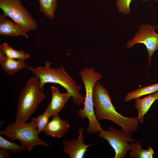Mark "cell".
Listing matches in <instances>:
<instances>
[{"label":"cell","instance_id":"cell-1","mask_svg":"<svg viewBox=\"0 0 158 158\" xmlns=\"http://www.w3.org/2000/svg\"><path fill=\"white\" fill-rule=\"evenodd\" d=\"M93 98L95 115L97 120H109L132 133L136 131L140 122L138 119L125 117L118 112L112 103L108 90L99 80L94 85Z\"/></svg>","mask_w":158,"mask_h":158},{"label":"cell","instance_id":"cell-2","mask_svg":"<svg viewBox=\"0 0 158 158\" xmlns=\"http://www.w3.org/2000/svg\"><path fill=\"white\" fill-rule=\"evenodd\" d=\"M45 63L44 67L29 66L28 68L39 80L41 89L43 90V86L47 83L59 84L71 94L74 104L78 106L83 104L85 97L80 93L82 86L76 83L74 79L65 71L63 65L60 68H56L51 66V62L46 61Z\"/></svg>","mask_w":158,"mask_h":158},{"label":"cell","instance_id":"cell-3","mask_svg":"<svg viewBox=\"0 0 158 158\" xmlns=\"http://www.w3.org/2000/svg\"><path fill=\"white\" fill-rule=\"evenodd\" d=\"M79 73L84 85L86 96L83 104L84 107L83 109L79 110L77 114L82 119L86 118L88 119L89 125L86 130L87 134L97 133L103 129L95 115L93 92L95 83L101 80L103 76L100 73L96 72L95 69L91 67H85L80 70Z\"/></svg>","mask_w":158,"mask_h":158},{"label":"cell","instance_id":"cell-4","mask_svg":"<svg viewBox=\"0 0 158 158\" xmlns=\"http://www.w3.org/2000/svg\"><path fill=\"white\" fill-rule=\"evenodd\" d=\"M43 91L37 78L34 76L28 80L19 96L15 124L26 123L45 98Z\"/></svg>","mask_w":158,"mask_h":158},{"label":"cell","instance_id":"cell-5","mask_svg":"<svg viewBox=\"0 0 158 158\" xmlns=\"http://www.w3.org/2000/svg\"><path fill=\"white\" fill-rule=\"evenodd\" d=\"M36 128L35 121L32 118L28 123L8 124L5 130L1 131L0 134L12 141H19L21 145L27 149L28 153L36 145H43L49 148L47 142L39 137Z\"/></svg>","mask_w":158,"mask_h":158},{"label":"cell","instance_id":"cell-6","mask_svg":"<svg viewBox=\"0 0 158 158\" xmlns=\"http://www.w3.org/2000/svg\"><path fill=\"white\" fill-rule=\"evenodd\" d=\"M0 8L6 17L28 32L37 30L38 24L21 0H0Z\"/></svg>","mask_w":158,"mask_h":158},{"label":"cell","instance_id":"cell-7","mask_svg":"<svg viewBox=\"0 0 158 158\" xmlns=\"http://www.w3.org/2000/svg\"><path fill=\"white\" fill-rule=\"evenodd\" d=\"M132 133L122 128L119 130L109 126L107 131L103 130L99 132L98 136L106 140L113 148L115 152L114 158H124L127 153L131 150L129 142H133Z\"/></svg>","mask_w":158,"mask_h":158},{"label":"cell","instance_id":"cell-8","mask_svg":"<svg viewBox=\"0 0 158 158\" xmlns=\"http://www.w3.org/2000/svg\"><path fill=\"white\" fill-rule=\"evenodd\" d=\"M157 27V25L142 24L141 26H139L138 32H136L133 38L128 41L126 45L128 48H130L137 43L145 45L149 57L148 67L150 65L154 53L158 50V34L155 32Z\"/></svg>","mask_w":158,"mask_h":158},{"label":"cell","instance_id":"cell-9","mask_svg":"<svg viewBox=\"0 0 158 158\" xmlns=\"http://www.w3.org/2000/svg\"><path fill=\"white\" fill-rule=\"evenodd\" d=\"M78 130L79 132V136L76 140L73 139L70 140H64L63 141V152L68 154L70 158H83L89 147L97 144H85L83 141L85 138L83 134L84 129L81 128Z\"/></svg>","mask_w":158,"mask_h":158},{"label":"cell","instance_id":"cell-10","mask_svg":"<svg viewBox=\"0 0 158 158\" xmlns=\"http://www.w3.org/2000/svg\"><path fill=\"white\" fill-rule=\"evenodd\" d=\"M52 97L50 103L48 105L46 110L50 116L58 115L59 112L64 106L71 95L68 92L62 93L60 92L58 88L51 86Z\"/></svg>","mask_w":158,"mask_h":158},{"label":"cell","instance_id":"cell-11","mask_svg":"<svg viewBox=\"0 0 158 158\" xmlns=\"http://www.w3.org/2000/svg\"><path fill=\"white\" fill-rule=\"evenodd\" d=\"M70 127L68 122L61 118L57 115L53 116L42 132L49 136L60 138L68 131Z\"/></svg>","mask_w":158,"mask_h":158},{"label":"cell","instance_id":"cell-12","mask_svg":"<svg viewBox=\"0 0 158 158\" xmlns=\"http://www.w3.org/2000/svg\"><path fill=\"white\" fill-rule=\"evenodd\" d=\"M4 14L0 15V35L6 37L23 36L28 38L29 36L19 25L8 20Z\"/></svg>","mask_w":158,"mask_h":158},{"label":"cell","instance_id":"cell-13","mask_svg":"<svg viewBox=\"0 0 158 158\" xmlns=\"http://www.w3.org/2000/svg\"><path fill=\"white\" fill-rule=\"evenodd\" d=\"M23 60L7 58L0 50V64L5 72L10 75L20 71L24 68L28 70L27 66Z\"/></svg>","mask_w":158,"mask_h":158},{"label":"cell","instance_id":"cell-14","mask_svg":"<svg viewBox=\"0 0 158 158\" xmlns=\"http://www.w3.org/2000/svg\"><path fill=\"white\" fill-rule=\"evenodd\" d=\"M156 101H158V91L148 95L144 98L135 99V106L138 111V115L137 118L140 123L144 121V116L153 104Z\"/></svg>","mask_w":158,"mask_h":158},{"label":"cell","instance_id":"cell-15","mask_svg":"<svg viewBox=\"0 0 158 158\" xmlns=\"http://www.w3.org/2000/svg\"><path fill=\"white\" fill-rule=\"evenodd\" d=\"M141 140L135 143L131 142L130 145L131 150L129 153L130 158H152L154 154V151L150 146L149 145L147 149H143L142 146L145 143L141 144Z\"/></svg>","mask_w":158,"mask_h":158},{"label":"cell","instance_id":"cell-16","mask_svg":"<svg viewBox=\"0 0 158 158\" xmlns=\"http://www.w3.org/2000/svg\"><path fill=\"white\" fill-rule=\"evenodd\" d=\"M158 91V83L142 87L135 91L128 92L125 97L124 101L128 102L140 98L142 96L153 93Z\"/></svg>","mask_w":158,"mask_h":158},{"label":"cell","instance_id":"cell-17","mask_svg":"<svg viewBox=\"0 0 158 158\" xmlns=\"http://www.w3.org/2000/svg\"><path fill=\"white\" fill-rule=\"evenodd\" d=\"M0 50L7 58H9L25 61L30 57L28 53L25 52L22 50H16L6 42L0 45Z\"/></svg>","mask_w":158,"mask_h":158},{"label":"cell","instance_id":"cell-18","mask_svg":"<svg viewBox=\"0 0 158 158\" xmlns=\"http://www.w3.org/2000/svg\"><path fill=\"white\" fill-rule=\"evenodd\" d=\"M40 11L47 18L52 20L55 17L58 0H38Z\"/></svg>","mask_w":158,"mask_h":158},{"label":"cell","instance_id":"cell-19","mask_svg":"<svg viewBox=\"0 0 158 158\" xmlns=\"http://www.w3.org/2000/svg\"><path fill=\"white\" fill-rule=\"evenodd\" d=\"M0 148L11 151L14 154H18L24 150L26 148L22 145L20 146L16 142H10L0 136Z\"/></svg>","mask_w":158,"mask_h":158},{"label":"cell","instance_id":"cell-20","mask_svg":"<svg viewBox=\"0 0 158 158\" xmlns=\"http://www.w3.org/2000/svg\"><path fill=\"white\" fill-rule=\"evenodd\" d=\"M50 117L48 112L46 110L44 113L37 118H32L35 121L38 134L42 132L49 122Z\"/></svg>","mask_w":158,"mask_h":158},{"label":"cell","instance_id":"cell-21","mask_svg":"<svg viewBox=\"0 0 158 158\" xmlns=\"http://www.w3.org/2000/svg\"><path fill=\"white\" fill-rule=\"evenodd\" d=\"M132 0H116V5L119 11L125 14L130 13V4Z\"/></svg>","mask_w":158,"mask_h":158},{"label":"cell","instance_id":"cell-22","mask_svg":"<svg viewBox=\"0 0 158 158\" xmlns=\"http://www.w3.org/2000/svg\"><path fill=\"white\" fill-rule=\"evenodd\" d=\"M11 155V153L7 150L0 148V158H10Z\"/></svg>","mask_w":158,"mask_h":158},{"label":"cell","instance_id":"cell-23","mask_svg":"<svg viewBox=\"0 0 158 158\" xmlns=\"http://www.w3.org/2000/svg\"><path fill=\"white\" fill-rule=\"evenodd\" d=\"M149 0H142V1H149ZM154 1H158V0H153Z\"/></svg>","mask_w":158,"mask_h":158},{"label":"cell","instance_id":"cell-24","mask_svg":"<svg viewBox=\"0 0 158 158\" xmlns=\"http://www.w3.org/2000/svg\"><path fill=\"white\" fill-rule=\"evenodd\" d=\"M157 64H158V61L157 62Z\"/></svg>","mask_w":158,"mask_h":158}]
</instances>
